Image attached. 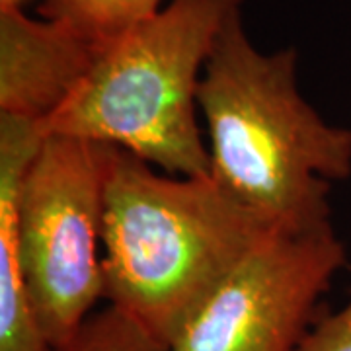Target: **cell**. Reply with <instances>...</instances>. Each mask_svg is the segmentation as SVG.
I'll list each match as a JSON object with an SVG mask.
<instances>
[{
  "mask_svg": "<svg viewBox=\"0 0 351 351\" xmlns=\"http://www.w3.org/2000/svg\"><path fill=\"white\" fill-rule=\"evenodd\" d=\"M53 351H170L121 311H96L64 346Z\"/></svg>",
  "mask_w": 351,
  "mask_h": 351,
  "instance_id": "cell-9",
  "label": "cell"
},
{
  "mask_svg": "<svg viewBox=\"0 0 351 351\" xmlns=\"http://www.w3.org/2000/svg\"><path fill=\"white\" fill-rule=\"evenodd\" d=\"M104 166L106 145L49 133L18 186V260L51 350L75 338L104 299Z\"/></svg>",
  "mask_w": 351,
  "mask_h": 351,
  "instance_id": "cell-4",
  "label": "cell"
},
{
  "mask_svg": "<svg viewBox=\"0 0 351 351\" xmlns=\"http://www.w3.org/2000/svg\"><path fill=\"white\" fill-rule=\"evenodd\" d=\"M211 178L277 228L330 221V182L351 176V131L297 84V51L256 49L242 10L221 29L201 76Z\"/></svg>",
  "mask_w": 351,
  "mask_h": 351,
  "instance_id": "cell-2",
  "label": "cell"
},
{
  "mask_svg": "<svg viewBox=\"0 0 351 351\" xmlns=\"http://www.w3.org/2000/svg\"><path fill=\"white\" fill-rule=\"evenodd\" d=\"M242 2L170 0L101 47L43 135L113 145L168 174L211 176L197 92L217 38Z\"/></svg>",
  "mask_w": 351,
  "mask_h": 351,
  "instance_id": "cell-3",
  "label": "cell"
},
{
  "mask_svg": "<svg viewBox=\"0 0 351 351\" xmlns=\"http://www.w3.org/2000/svg\"><path fill=\"white\" fill-rule=\"evenodd\" d=\"M346 265L332 223L274 228L176 334L170 351H297Z\"/></svg>",
  "mask_w": 351,
  "mask_h": 351,
  "instance_id": "cell-5",
  "label": "cell"
},
{
  "mask_svg": "<svg viewBox=\"0 0 351 351\" xmlns=\"http://www.w3.org/2000/svg\"><path fill=\"white\" fill-rule=\"evenodd\" d=\"M274 228L211 176L158 174L106 145L104 299L166 348Z\"/></svg>",
  "mask_w": 351,
  "mask_h": 351,
  "instance_id": "cell-1",
  "label": "cell"
},
{
  "mask_svg": "<svg viewBox=\"0 0 351 351\" xmlns=\"http://www.w3.org/2000/svg\"><path fill=\"white\" fill-rule=\"evenodd\" d=\"M43 133L0 115V351H53L38 326L16 244V193Z\"/></svg>",
  "mask_w": 351,
  "mask_h": 351,
  "instance_id": "cell-7",
  "label": "cell"
},
{
  "mask_svg": "<svg viewBox=\"0 0 351 351\" xmlns=\"http://www.w3.org/2000/svg\"><path fill=\"white\" fill-rule=\"evenodd\" d=\"M24 0H0V8H8V6H20Z\"/></svg>",
  "mask_w": 351,
  "mask_h": 351,
  "instance_id": "cell-11",
  "label": "cell"
},
{
  "mask_svg": "<svg viewBox=\"0 0 351 351\" xmlns=\"http://www.w3.org/2000/svg\"><path fill=\"white\" fill-rule=\"evenodd\" d=\"M101 45L57 20L0 8V115L43 125L96 63Z\"/></svg>",
  "mask_w": 351,
  "mask_h": 351,
  "instance_id": "cell-6",
  "label": "cell"
},
{
  "mask_svg": "<svg viewBox=\"0 0 351 351\" xmlns=\"http://www.w3.org/2000/svg\"><path fill=\"white\" fill-rule=\"evenodd\" d=\"M297 351H351V299L338 313L316 318Z\"/></svg>",
  "mask_w": 351,
  "mask_h": 351,
  "instance_id": "cell-10",
  "label": "cell"
},
{
  "mask_svg": "<svg viewBox=\"0 0 351 351\" xmlns=\"http://www.w3.org/2000/svg\"><path fill=\"white\" fill-rule=\"evenodd\" d=\"M162 0H43L39 12L106 45L158 12Z\"/></svg>",
  "mask_w": 351,
  "mask_h": 351,
  "instance_id": "cell-8",
  "label": "cell"
}]
</instances>
